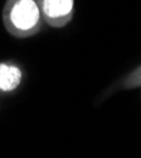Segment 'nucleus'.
Segmentation results:
<instances>
[{
	"instance_id": "4",
	"label": "nucleus",
	"mask_w": 141,
	"mask_h": 158,
	"mask_svg": "<svg viewBox=\"0 0 141 158\" xmlns=\"http://www.w3.org/2000/svg\"><path fill=\"white\" fill-rule=\"evenodd\" d=\"M135 87H141V64L131 71L123 80L117 85V90H130Z\"/></svg>"
},
{
	"instance_id": "2",
	"label": "nucleus",
	"mask_w": 141,
	"mask_h": 158,
	"mask_svg": "<svg viewBox=\"0 0 141 158\" xmlns=\"http://www.w3.org/2000/svg\"><path fill=\"white\" fill-rule=\"evenodd\" d=\"M44 24L63 28L74 17V0H35Z\"/></svg>"
},
{
	"instance_id": "3",
	"label": "nucleus",
	"mask_w": 141,
	"mask_h": 158,
	"mask_svg": "<svg viewBox=\"0 0 141 158\" xmlns=\"http://www.w3.org/2000/svg\"><path fill=\"white\" fill-rule=\"evenodd\" d=\"M24 80V70L15 61L0 62V94H13Z\"/></svg>"
},
{
	"instance_id": "1",
	"label": "nucleus",
	"mask_w": 141,
	"mask_h": 158,
	"mask_svg": "<svg viewBox=\"0 0 141 158\" xmlns=\"http://www.w3.org/2000/svg\"><path fill=\"white\" fill-rule=\"evenodd\" d=\"M2 19L6 32L19 39L38 34L44 25L35 0H6Z\"/></svg>"
}]
</instances>
